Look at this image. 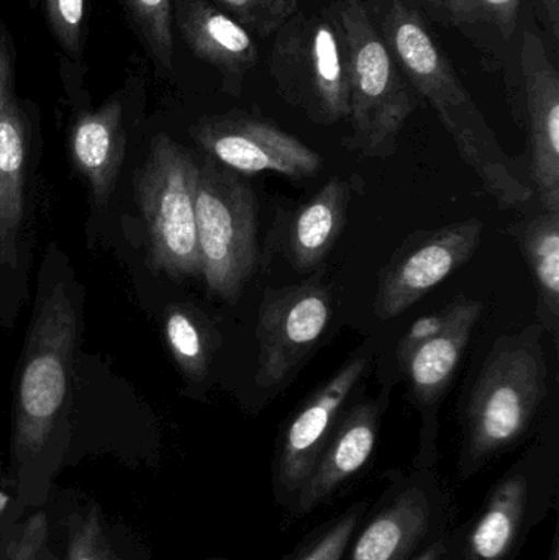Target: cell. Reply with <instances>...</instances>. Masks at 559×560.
Returning <instances> with one entry per match:
<instances>
[{
  "instance_id": "obj_1",
  "label": "cell",
  "mask_w": 559,
  "mask_h": 560,
  "mask_svg": "<svg viewBox=\"0 0 559 560\" xmlns=\"http://www.w3.org/2000/svg\"><path fill=\"white\" fill-rule=\"evenodd\" d=\"M84 289L58 243L43 253L32 316L13 378L12 454L32 466L68 433Z\"/></svg>"
},
{
  "instance_id": "obj_2",
  "label": "cell",
  "mask_w": 559,
  "mask_h": 560,
  "mask_svg": "<svg viewBox=\"0 0 559 560\" xmlns=\"http://www.w3.org/2000/svg\"><path fill=\"white\" fill-rule=\"evenodd\" d=\"M373 12L404 78L439 115L482 189L504 210L527 203L534 190L502 150L423 16L403 0H380Z\"/></svg>"
},
{
  "instance_id": "obj_3",
  "label": "cell",
  "mask_w": 559,
  "mask_h": 560,
  "mask_svg": "<svg viewBox=\"0 0 559 560\" xmlns=\"http://www.w3.org/2000/svg\"><path fill=\"white\" fill-rule=\"evenodd\" d=\"M544 328L537 322L502 335L486 355L462 410L456 474L473 479L488 464L524 443L547 398Z\"/></svg>"
},
{
  "instance_id": "obj_4",
  "label": "cell",
  "mask_w": 559,
  "mask_h": 560,
  "mask_svg": "<svg viewBox=\"0 0 559 560\" xmlns=\"http://www.w3.org/2000/svg\"><path fill=\"white\" fill-rule=\"evenodd\" d=\"M35 124L16 95L13 46L0 25V328L12 331L30 299L38 236L39 170Z\"/></svg>"
},
{
  "instance_id": "obj_5",
  "label": "cell",
  "mask_w": 559,
  "mask_h": 560,
  "mask_svg": "<svg viewBox=\"0 0 559 560\" xmlns=\"http://www.w3.org/2000/svg\"><path fill=\"white\" fill-rule=\"evenodd\" d=\"M269 74L276 92L317 125L350 114V48L337 2L295 10L275 33Z\"/></svg>"
},
{
  "instance_id": "obj_6",
  "label": "cell",
  "mask_w": 559,
  "mask_h": 560,
  "mask_svg": "<svg viewBox=\"0 0 559 560\" xmlns=\"http://www.w3.org/2000/svg\"><path fill=\"white\" fill-rule=\"evenodd\" d=\"M337 7L350 48L351 135L345 147L386 160L417 102L364 0H337Z\"/></svg>"
},
{
  "instance_id": "obj_7",
  "label": "cell",
  "mask_w": 559,
  "mask_h": 560,
  "mask_svg": "<svg viewBox=\"0 0 559 560\" xmlns=\"http://www.w3.org/2000/svg\"><path fill=\"white\" fill-rule=\"evenodd\" d=\"M199 161L161 133L137 174V202L147 232L148 265L174 279L200 276L196 192Z\"/></svg>"
},
{
  "instance_id": "obj_8",
  "label": "cell",
  "mask_w": 559,
  "mask_h": 560,
  "mask_svg": "<svg viewBox=\"0 0 559 560\" xmlns=\"http://www.w3.org/2000/svg\"><path fill=\"white\" fill-rule=\"evenodd\" d=\"M200 278L235 302L258 266V202L252 186L216 161H199L196 192Z\"/></svg>"
},
{
  "instance_id": "obj_9",
  "label": "cell",
  "mask_w": 559,
  "mask_h": 560,
  "mask_svg": "<svg viewBox=\"0 0 559 560\" xmlns=\"http://www.w3.org/2000/svg\"><path fill=\"white\" fill-rule=\"evenodd\" d=\"M482 302L458 295L417 319L397 346V364L409 382L414 405L422 417L419 451L412 469H433L439 463V410L465 355Z\"/></svg>"
},
{
  "instance_id": "obj_10",
  "label": "cell",
  "mask_w": 559,
  "mask_h": 560,
  "mask_svg": "<svg viewBox=\"0 0 559 560\" xmlns=\"http://www.w3.org/2000/svg\"><path fill=\"white\" fill-rule=\"evenodd\" d=\"M558 446L540 441L486 495L465 523L466 560H515L538 525L557 510Z\"/></svg>"
},
{
  "instance_id": "obj_11",
  "label": "cell",
  "mask_w": 559,
  "mask_h": 560,
  "mask_svg": "<svg viewBox=\"0 0 559 560\" xmlns=\"http://www.w3.org/2000/svg\"><path fill=\"white\" fill-rule=\"evenodd\" d=\"M343 560H414L455 526L452 493L433 469L391 470Z\"/></svg>"
},
{
  "instance_id": "obj_12",
  "label": "cell",
  "mask_w": 559,
  "mask_h": 560,
  "mask_svg": "<svg viewBox=\"0 0 559 560\" xmlns=\"http://www.w3.org/2000/svg\"><path fill=\"white\" fill-rule=\"evenodd\" d=\"M371 351L360 349L315 388L282 427L271 467L272 499L291 513L298 493L327 446L341 415L370 368Z\"/></svg>"
},
{
  "instance_id": "obj_13",
  "label": "cell",
  "mask_w": 559,
  "mask_h": 560,
  "mask_svg": "<svg viewBox=\"0 0 559 560\" xmlns=\"http://www.w3.org/2000/svg\"><path fill=\"white\" fill-rule=\"evenodd\" d=\"M321 275L298 285L266 290L258 312L256 385L278 388L317 348L331 318L330 290Z\"/></svg>"
},
{
  "instance_id": "obj_14",
  "label": "cell",
  "mask_w": 559,
  "mask_h": 560,
  "mask_svg": "<svg viewBox=\"0 0 559 560\" xmlns=\"http://www.w3.org/2000/svg\"><path fill=\"white\" fill-rule=\"evenodd\" d=\"M190 137L209 160L243 176L281 174L308 179L322 170L321 154L272 121L245 112L202 118Z\"/></svg>"
},
{
  "instance_id": "obj_15",
  "label": "cell",
  "mask_w": 559,
  "mask_h": 560,
  "mask_svg": "<svg viewBox=\"0 0 559 560\" xmlns=\"http://www.w3.org/2000/svg\"><path fill=\"white\" fill-rule=\"evenodd\" d=\"M478 219L414 233L380 275L374 313L394 319L466 265L481 245Z\"/></svg>"
},
{
  "instance_id": "obj_16",
  "label": "cell",
  "mask_w": 559,
  "mask_h": 560,
  "mask_svg": "<svg viewBox=\"0 0 559 560\" xmlns=\"http://www.w3.org/2000/svg\"><path fill=\"white\" fill-rule=\"evenodd\" d=\"M519 65L531 179L544 210L559 213V74L537 26L524 30Z\"/></svg>"
},
{
  "instance_id": "obj_17",
  "label": "cell",
  "mask_w": 559,
  "mask_h": 560,
  "mask_svg": "<svg viewBox=\"0 0 559 560\" xmlns=\"http://www.w3.org/2000/svg\"><path fill=\"white\" fill-rule=\"evenodd\" d=\"M386 398L351 405L341 415L311 476L298 493L289 515L302 518L327 505L354 477L360 476L376 453Z\"/></svg>"
},
{
  "instance_id": "obj_18",
  "label": "cell",
  "mask_w": 559,
  "mask_h": 560,
  "mask_svg": "<svg viewBox=\"0 0 559 560\" xmlns=\"http://www.w3.org/2000/svg\"><path fill=\"white\" fill-rule=\"evenodd\" d=\"M176 20L190 51L220 72L226 94L238 97L246 78L258 65L252 33L207 0H180Z\"/></svg>"
},
{
  "instance_id": "obj_19",
  "label": "cell",
  "mask_w": 559,
  "mask_h": 560,
  "mask_svg": "<svg viewBox=\"0 0 559 560\" xmlns=\"http://www.w3.org/2000/svg\"><path fill=\"white\" fill-rule=\"evenodd\" d=\"M72 166L88 183L91 202L104 209L114 194L127 151L124 102L118 97L75 115L68 135Z\"/></svg>"
},
{
  "instance_id": "obj_20",
  "label": "cell",
  "mask_w": 559,
  "mask_h": 560,
  "mask_svg": "<svg viewBox=\"0 0 559 560\" xmlns=\"http://www.w3.org/2000/svg\"><path fill=\"white\" fill-rule=\"evenodd\" d=\"M350 187L331 177L307 202L289 215L284 256L299 275H314L327 259L347 223Z\"/></svg>"
},
{
  "instance_id": "obj_21",
  "label": "cell",
  "mask_w": 559,
  "mask_h": 560,
  "mask_svg": "<svg viewBox=\"0 0 559 560\" xmlns=\"http://www.w3.org/2000/svg\"><path fill=\"white\" fill-rule=\"evenodd\" d=\"M509 235L517 240L534 278L538 325L558 341L559 332V213L544 210L534 219L512 223Z\"/></svg>"
},
{
  "instance_id": "obj_22",
  "label": "cell",
  "mask_w": 559,
  "mask_h": 560,
  "mask_svg": "<svg viewBox=\"0 0 559 560\" xmlns=\"http://www.w3.org/2000/svg\"><path fill=\"white\" fill-rule=\"evenodd\" d=\"M522 0H452L450 25L462 30L482 52L496 55L517 32Z\"/></svg>"
},
{
  "instance_id": "obj_23",
  "label": "cell",
  "mask_w": 559,
  "mask_h": 560,
  "mask_svg": "<svg viewBox=\"0 0 559 560\" xmlns=\"http://www.w3.org/2000/svg\"><path fill=\"white\" fill-rule=\"evenodd\" d=\"M164 336L174 361L189 381L202 382L212 361V335L194 310L173 306L164 319Z\"/></svg>"
},
{
  "instance_id": "obj_24",
  "label": "cell",
  "mask_w": 559,
  "mask_h": 560,
  "mask_svg": "<svg viewBox=\"0 0 559 560\" xmlns=\"http://www.w3.org/2000/svg\"><path fill=\"white\" fill-rule=\"evenodd\" d=\"M371 503L360 500L308 533L282 560H343Z\"/></svg>"
},
{
  "instance_id": "obj_25",
  "label": "cell",
  "mask_w": 559,
  "mask_h": 560,
  "mask_svg": "<svg viewBox=\"0 0 559 560\" xmlns=\"http://www.w3.org/2000/svg\"><path fill=\"white\" fill-rule=\"evenodd\" d=\"M144 45L156 65L171 71L174 65L173 3L171 0H124Z\"/></svg>"
},
{
  "instance_id": "obj_26",
  "label": "cell",
  "mask_w": 559,
  "mask_h": 560,
  "mask_svg": "<svg viewBox=\"0 0 559 560\" xmlns=\"http://www.w3.org/2000/svg\"><path fill=\"white\" fill-rule=\"evenodd\" d=\"M249 33L268 38L299 9L298 0H217Z\"/></svg>"
},
{
  "instance_id": "obj_27",
  "label": "cell",
  "mask_w": 559,
  "mask_h": 560,
  "mask_svg": "<svg viewBox=\"0 0 559 560\" xmlns=\"http://www.w3.org/2000/svg\"><path fill=\"white\" fill-rule=\"evenodd\" d=\"M45 10L56 42L72 58H81L85 20L84 0H45Z\"/></svg>"
},
{
  "instance_id": "obj_28",
  "label": "cell",
  "mask_w": 559,
  "mask_h": 560,
  "mask_svg": "<svg viewBox=\"0 0 559 560\" xmlns=\"http://www.w3.org/2000/svg\"><path fill=\"white\" fill-rule=\"evenodd\" d=\"M69 560H114L102 532L97 510H89L72 522L69 533Z\"/></svg>"
},
{
  "instance_id": "obj_29",
  "label": "cell",
  "mask_w": 559,
  "mask_h": 560,
  "mask_svg": "<svg viewBox=\"0 0 559 560\" xmlns=\"http://www.w3.org/2000/svg\"><path fill=\"white\" fill-rule=\"evenodd\" d=\"M48 525L43 513L33 515L16 533L15 538L7 542L0 552V560H43L46 549Z\"/></svg>"
},
{
  "instance_id": "obj_30",
  "label": "cell",
  "mask_w": 559,
  "mask_h": 560,
  "mask_svg": "<svg viewBox=\"0 0 559 560\" xmlns=\"http://www.w3.org/2000/svg\"><path fill=\"white\" fill-rule=\"evenodd\" d=\"M414 560H466L465 523L453 526Z\"/></svg>"
},
{
  "instance_id": "obj_31",
  "label": "cell",
  "mask_w": 559,
  "mask_h": 560,
  "mask_svg": "<svg viewBox=\"0 0 559 560\" xmlns=\"http://www.w3.org/2000/svg\"><path fill=\"white\" fill-rule=\"evenodd\" d=\"M547 16L548 28L555 39L559 38V0H540Z\"/></svg>"
},
{
  "instance_id": "obj_32",
  "label": "cell",
  "mask_w": 559,
  "mask_h": 560,
  "mask_svg": "<svg viewBox=\"0 0 559 560\" xmlns=\"http://www.w3.org/2000/svg\"><path fill=\"white\" fill-rule=\"evenodd\" d=\"M433 13L450 23V13H452V0H422Z\"/></svg>"
},
{
  "instance_id": "obj_33",
  "label": "cell",
  "mask_w": 559,
  "mask_h": 560,
  "mask_svg": "<svg viewBox=\"0 0 559 560\" xmlns=\"http://www.w3.org/2000/svg\"><path fill=\"white\" fill-rule=\"evenodd\" d=\"M547 560H559V535L558 525L555 526L554 539H551L550 555Z\"/></svg>"
},
{
  "instance_id": "obj_34",
  "label": "cell",
  "mask_w": 559,
  "mask_h": 560,
  "mask_svg": "<svg viewBox=\"0 0 559 560\" xmlns=\"http://www.w3.org/2000/svg\"><path fill=\"white\" fill-rule=\"evenodd\" d=\"M209 560H229V559L217 558V559H209Z\"/></svg>"
}]
</instances>
